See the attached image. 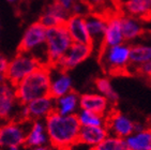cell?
<instances>
[{
    "label": "cell",
    "instance_id": "cell-11",
    "mask_svg": "<svg viewBox=\"0 0 151 150\" xmlns=\"http://www.w3.org/2000/svg\"><path fill=\"white\" fill-rule=\"evenodd\" d=\"M50 95L52 99H58L73 90V81L68 71L56 66H50Z\"/></svg>",
    "mask_w": 151,
    "mask_h": 150
},
{
    "label": "cell",
    "instance_id": "cell-36",
    "mask_svg": "<svg viewBox=\"0 0 151 150\" xmlns=\"http://www.w3.org/2000/svg\"><path fill=\"white\" fill-rule=\"evenodd\" d=\"M6 150H19V147H9V148H6Z\"/></svg>",
    "mask_w": 151,
    "mask_h": 150
},
{
    "label": "cell",
    "instance_id": "cell-28",
    "mask_svg": "<svg viewBox=\"0 0 151 150\" xmlns=\"http://www.w3.org/2000/svg\"><path fill=\"white\" fill-rule=\"evenodd\" d=\"M84 1L89 6V8L91 9V12L101 13L103 15H105L104 14L105 10L109 9V4L115 6L111 0H84Z\"/></svg>",
    "mask_w": 151,
    "mask_h": 150
},
{
    "label": "cell",
    "instance_id": "cell-14",
    "mask_svg": "<svg viewBox=\"0 0 151 150\" xmlns=\"http://www.w3.org/2000/svg\"><path fill=\"white\" fill-rule=\"evenodd\" d=\"M69 35L74 43L89 44L91 45V41L88 33L85 16L81 15H70L67 22L64 23Z\"/></svg>",
    "mask_w": 151,
    "mask_h": 150
},
{
    "label": "cell",
    "instance_id": "cell-16",
    "mask_svg": "<svg viewBox=\"0 0 151 150\" xmlns=\"http://www.w3.org/2000/svg\"><path fill=\"white\" fill-rule=\"evenodd\" d=\"M16 103L18 102L14 86L6 81L0 83V119H9Z\"/></svg>",
    "mask_w": 151,
    "mask_h": 150
},
{
    "label": "cell",
    "instance_id": "cell-33",
    "mask_svg": "<svg viewBox=\"0 0 151 150\" xmlns=\"http://www.w3.org/2000/svg\"><path fill=\"white\" fill-rule=\"evenodd\" d=\"M29 150H56V149H55V148H52V146L43 145V146H38V147L29 148Z\"/></svg>",
    "mask_w": 151,
    "mask_h": 150
},
{
    "label": "cell",
    "instance_id": "cell-10",
    "mask_svg": "<svg viewBox=\"0 0 151 150\" xmlns=\"http://www.w3.org/2000/svg\"><path fill=\"white\" fill-rule=\"evenodd\" d=\"M27 132L20 122L14 120L0 125V147H19L25 143Z\"/></svg>",
    "mask_w": 151,
    "mask_h": 150
},
{
    "label": "cell",
    "instance_id": "cell-15",
    "mask_svg": "<svg viewBox=\"0 0 151 150\" xmlns=\"http://www.w3.org/2000/svg\"><path fill=\"white\" fill-rule=\"evenodd\" d=\"M70 15V13L67 10H64L60 3L57 1H52L44 10L39 22L46 29L52 28V27L64 25Z\"/></svg>",
    "mask_w": 151,
    "mask_h": 150
},
{
    "label": "cell",
    "instance_id": "cell-12",
    "mask_svg": "<svg viewBox=\"0 0 151 150\" xmlns=\"http://www.w3.org/2000/svg\"><path fill=\"white\" fill-rule=\"evenodd\" d=\"M113 104L100 93L87 92L79 95V110H89L106 117L111 112Z\"/></svg>",
    "mask_w": 151,
    "mask_h": 150
},
{
    "label": "cell",
    "instance_id": "cell-23",
    "mask_svg": "<svg viewBox=\"0 0 151 150\" xmlns=\"http://www.w3.org/2000/svg\"><path fill=\"white\" fill-rule=\"evenodd\" d=\"M124 139L130 150H151V128L134 131Z\"/></svg>",
    "mask_w": 151,
    "mask_h": 150
},
{
    "label": "cell",
    "instance_id": "cell-1",
    "mask_svg": "<svg viewBox=\"0 0 151 150\" xmlns=\"http://www.w3.org/2000/svg\"><path fill=\"white\" fill-rule=\"evenodd\" d=\"M44 123L48 143L56 150H70L78 144L81 124L76 114L63 116L54 110L45 118Z\"/></svg>",
    "mask_w": 151,
    "mask_h": 150
},
{
    "label": "cell",
    "instance_id": "cell-27",
    "mask_svg": "<svg viewBox=\"0 0 151 150\" xmlns=\"http://www.w3.org/2000/svg\"><path fill=\"white\" fill-rule=\"evenodd\" d=\"M90 150H130L124 138L108 135L100 144L91 147Z\"/></svg>",
    "mask_w": 151,
    "mask_h": 150
},
{
    "label": "cell",
    "instance_id": "cell-8",
    "mask_svg": "<svg viewBox=\"0 0 151 150\" xmlns=\"http://www.w3.org/2000/svg\"><path fill=\"white\" fill-rule=\"evenodd\" d=\"M92 54L93 50L91 45L73 42L67 50V53L59 59V61L55 66L64 71H69V70L74 69L81 63H83Z\"/></svg>",
    "mask_w": 151,
    "mask_h": 150
},
{
    "label": "cell",
    "instance_id": "cell-6",
    "mask_svg": "<svg viewBox=\"0 0 151 150\" xmlns=\"http://www.w3.org/2000/svg\"><path fill=\"white\" fill-rule=\"evenodd\" d=\"M85 20H86L88 33L90 37L92 50L93 53L96 52L99 54L101 49L104 47V35L107 16L96 12H90L85 16Z\"/></svg>",
    "mask_w": 151,
    "mask_h": 150
},
{
    "label": "cell",
    "instance_id": "cell-30",
    "mask_svg": "<svg viewBox=\"0 0 151 150\" xmlns=\"http://www.w3.org/2000/svg\"><path fill=\"white\" fill-rule=\"evenodd\" d=\"M134 72L138 74L139 76H142L145 78H148L151 81V61L149 62H146V63L142 64L138 68L134 70Z\"/></svg>",
    "mask_w": 151,
    "mask_h": 150
},
{
    "label": "cell",
    "instance_id": "cell-21",
    "mask_svg": "<svg viewBox=\"0 0 151 150\" xmlns=\"http://www.w3.org/2000/svg\"><path fill=\"white\" fill-rule=\"evenodd\" d=\"M79 110V94L74 90L55 99V112L60 115H75Z\"/></svg>",
    "mask_w": 151,
    "mask_h": 150
},
{
    "label": "cell",
    "instance_id": "cell-34",
    "mask_svg": "<svg viewBox=\"0 0 151 150\" xmlns=\"http://www.w3.org/2000/svg\"><path fill=\"white\" fill-rule=\"evenodd\" d=\"M146 125L145 123H142V122L139 121H135V124H134V131H142L144 129H146Z\"/></svg>",
    "mask_w": 151,
    "mask_h": 150
},
{
    "label": "cell",
    "instance_id": "cell-37",
    "mask_svg": "<svg viewBox=\"0 0 151 150\" xmlns=\"http://www.w3.org/2000/svg\"><path fill=\"white\" fill-rule=\"evenodd\" d=\"M127 1H128V0H119V6H121L122 3H124V2H127Z\"/></svg>",
    "mask_w": 151,
    "mask_h": 150
},
{
    "label": "cell",
    "instance_id": "cell-22",
    "mask_svg": "<svg viewBox=\"0 0 151 150\" xmlns=\"http://www.w3.org/2000/svg\"><path fill=\"white\" fill-rule=\"evenodd\" d=\"M120 23H121L122 35L124 41H133L144 33V26L142 19L134 17L128 14H120Z\"/></svg>",
    "mask_w": 151,
    "mask_h": 150
},
{
    "label": "cell",
    "instance_id": "cell-25",
    "mask_svg": "<svg viewBox=\"0 0 151 150\" xmlns=\"http://www.w3.org/2000/svg\"><path fill=\"white\" fill-rule=\"evenodd\" d=\"M96 88L100 94L104 95L111 104H116L119 101V94L111 85V81L107 77H98L94 81Z\"/></svg>",
    "mask_w": 151,
    "mask_h": 150
},
{
    "label": "cell",
    "instance_id": "cell-3",
    "mask_svg": "<svg viewBox=\"0 0 151 150\" xmlns=\"http://www.w3.org/2000/svg\"><path fill=\"white\" fill-rule=\"evenodd\" d=\"M98 55L102 68L108 74L125 73L130 66V45L125 42L115 46H104Z\"/></svg>",
    "mask_w": 151,
    "mask_h": 150
},
{
    "label": "cell",
    "instance_id": "cell-31",
    "mask_svg": "<svg viewBox=\"0 0 151 150\" xmlns=\"http://www.w3.org/2000/svg\"><path fill=\"white\" fill-rule=\"evenodd\" d=\"M8 64H9V60L6 59V56H3L2 54H0V76L6 75V69H8Z\"/></svg>",
    "mask_w": 151,
    "mask_h": 150
},
{
    "label": "cell",
    "instance_id": "cell-9",
    "mask_svg": "<svg viewBox=\"0 0 151 150\" xmlns=\"http://www.w3.org/2000/svg\"><path fill=\"white\" fill-rule=\"evenodd\" d=\"M134 124L135 121H133L129 116L115 110H113L106 116L105 120V127L107 128L109 135L121 138L128 137L134 132Z\"/></svg>",
    "mask_w": 151,
    "mask_h": 150
},
{
    "label": "cell",
    "instance_id": "cell-20",
    "mask_svg": "<svg viewBox=\"0 0 151 150\" xmlns=\"http://www.w3.org/2000/svg\"><path fill=\"white\" fill-rule=\"evenodd\" d=\"M109 133L105 125L101 127H81L78 134V144L86 145L89 147H94L100 144Z\"/></svg>",
    "mask_w": 151,
    "mask_h": 150
},
{
    "label": "cell",
    "instance_id": "cell-2",
    "mask_svg": "<svg viewBox=\"0 0 151 150\" xmlns=\"http://www.w3.org/2000/svg\"><path fill=\"white\" fill-rule=\"evenodd\" d=\"M50 66L42 64L14 86L17 102L20 105H26L35 99L50 95Z\"/></svg>",
    "mask_w": 151,
    "mask_h": 150
},
{
    "label": "cell",
    "instance_id": "cell-18",
    "mask_svg": "<svg viewBox=\"0 0 151 150\" xmlns=\"http://www.w3.org/2000/svg\"><path fill=\"white\" fill-rule=\"evenodd\" d=\"M47 143H48V137L46 134L45 123L41 119L32 120L31 127L26 134L24 146L27 148H33L46 145Z\"/></svg>",
    "mask_w": 151,
    "mask_h": 150
},
{
    "label": "cell",
    "instance_id": "cell-5",
    "mask_svg": "<svg viewBox=\"0 0 151 150\" xmlns=\"http://www.w3.org/2000/svg\"><path fill=\"white\" fill-rule=\"evenodd\" d=\"M40 66H42L41 62L32 54L18 52L15 57L9 61L6 72V81H9L13 86H16L23 78L38 69Z\"/></svg>",
    "mask_w": 151,
    "mask_h": 150
},
{
    "label": "cell",
    "instance_id": "cell-29",
    "mask_svg": "<svg viewBox=\"0 0 151 150\" xmlns=\"http://www.w3.org/2000/svg\"><path fill=\"white\" fill-rule=\"evenodd\" d=\"M91 12V9L89 8L87 3L84 0H75L73 4L72 10H71V15H81V16H86Z\"/></svg>",
    "mask_w": 151,
    "mask_h": 150
},
{
    "label": "cell",
    "instance_id": "cell-26",
    "mask_svg": "<svg viewBox=\"0 0 151 150\" xmlns=\"http://www.w3.org/2000/svg\"><path fill=\"white\" fill-rule=\"evenodd\" d=\"M81 127H101L105 125L106 117L89 110H79L76 112Z\"/></svg>",
    "mask_w": 151,
    "mask_h": 150
},
{
    "label": "cell",
    "instance_id": "cell-4",
    "mask_svg": "<svg viewBox=\"0 0 151 150\" xmlns=\"http://www.w3.org/2000/svg\"><path fill=\"white\" fill-rule=\"evenodd\" d=\"M72 43L73 41L64 25L47 28L45 49L48 66H55Z\"/></svg>",
    "mask_w": 151,
    "mask_h": 150
},
{
    "label": "cell",
    "instance_id": "cell-39",
    "mask_svg": "<svg viewBox=\"0 0 151 150\" xmlns=\"http://www.w3.org/2000/svg\"><path fill=\"white\" fill-rule=\"evenodd\" d=\"M52 1H57V2H59V1H60V0H52Z\"/></svg>",
    "mask_w": 151,
    "mask_h": 150
},
{
    "label": "cell",
    "instance_id": "cell-7",
    "mask_svg": "<svg viewBox=\"0 0 151 150\" xmlns=\"http://www.w3.org/2000/svg\"><path fill=\"white\" fill-rule=\"evenodd\" d=\"M46 28L40 23L35 22L25 30L18 45V52L33 54L41 47H45Z\"/></svg>",
    "mask_w": 151,
    "mask_h": 150
},
{
    "label": "cell",
    "instance_id": "cell-32",
    "mask_svg": "<svg viewBox=\"0 0 151 150\" xmlns=\"http://www.w3.org/2000/svg\"><path fill=\"white\" fill-rule=\"evenodd\" d=\"M74 2H75V0H60V1H59V3L62 6V8H63L64 10H67L70 14H71V10H72V6H73V4H74Z\"/></svg>",
    "mask_w": 151,
    "mask_h": 150
},
{
    "label": "cell",
    "instance_id": "cell-35",
    "mask_svg": "<svg viewBox=\"0 0 151 150\" xmlns=\"http://www.w3.org/2000/svg\"><path fill=\"white\" fill-rule=\"evenodd\" d=\"M111 1H113V3L117 8H119V0H111Z\"/></svg>",
    "mask_w": 151,
    "mask_h": 150
},
{
    "label": "cell",
    "instance_id": "cell-17",
    "mask_svg": "<svg viewBox=\"0 0 151 150\" xmlns=\"http://www.w3.org/2000/svg\"><path fill=\"white\" fill-rule=\"evenodd\" d=\"M124 38L122 35L120 14H109L107 16V23L104 35V46H115L124 43Z\"/></svg>",
    "mask_w": 151,
    "mask_h": 150
},
{
    "label": "cell",
    "instance_id": "cell-38",
    "mask_svg": "<svg viewBox=\"0 0 151 150\" xmlns=\"http://www.w3.org/2000/svg\"><path fill=\"white\" fill-rule=\"evenodd\" d=\"M8 2H11V3H13V2H16V1H18V0H6Z\"/></svg>",
    "mask_w": 151,
    "mask_h": 150
},
{
    "label": "cell",
    "instance_id": "cell-19",
    "mask_svg": "<svg viewBox=\"0 0 151 150\" xmlns=\"http://www.w3.org/2000/svg\"><path fill=\"white\" fill-rule=\"evenodd\" d=\"M123 14H128L139 19L151 18V0H128L119 6Z\"/></svg>",
    "mask_w": 151,
    "mask_h": 150
},
{
    "label": "cell",
    "instance_id": "cell-24",
    "mask_svg": "<svg viewBox=\"0 0 151 150\" xmlns=\"http://www.w3.org/2000/svg\"><path fill=\"white\" fill-rule=\"evenodd\" d=\"M149 61H151V45L136 44L130 46V66L134 70Z\"/></svg>",
    "mask_w": 151,
    "mask_h": 150
},
{
    "label": "cell",
    "instance_id": "cell-13",
    "mask_svg": "<svg viewBox=\"0 0 151 150\" xmlns=\"http://www.w3.org/2000/svg\"><path fill=\"white\" fill-rule=\"evenodd\" d=\"M25 107L27 110V117L29 120H42L55 110V99H52L50 95L41 97L26 104Z\"/></svg>",
    "mask_w": 151,
    "mask_h": 150
}]
</instances>
